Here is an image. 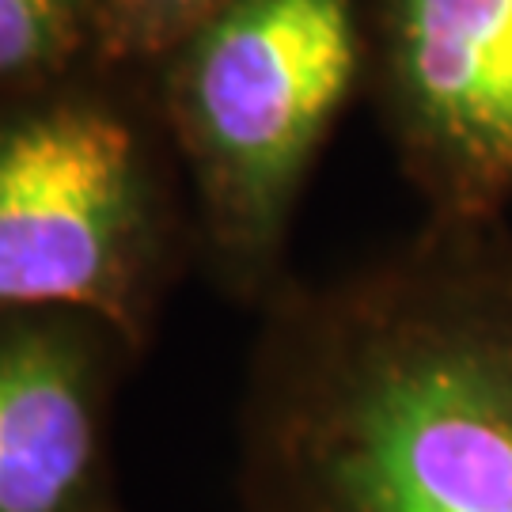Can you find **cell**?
Here are the masks:
<instances>
[{"mask_svg": "<svg viewBox=\"0 0 512 512\" xmlns=\"http://www.w3.org/2000/svg\"><path fill=\"white\" fill-rule=\"evenodd\" d=\"M243 512H512V228L433 220L289 289L239 421Z\"/></svg>", "mask_w": 512, "mask_h": 512, "instance_id": "cell-1", "label": "cell"}, {"mask_svg": "<svg viewBox=\"0 0 512 512\" xmlns=\"http://www.w3.org/2000/svg\"><path fill=\"white\" fill-rule=\"evenodd\" d=\"M167 114L209 251L239 293L281 258L296 198L365 80L357 0H228L171 46Z\"/></svg>", "mask_w": 512, "mask_h": 512, "instance_id": "cell-2", "label": "cell"}, {"mask_svg": "<svg viewBox=\"0 0 512 512\" xmlns=\"http://www.w3.org/2000/svg\"><path fill=\"white\" fill-rule=\"evenodd\" d=\"M145 137L107 103L0 118V315L88 311L129 327L167 251Z\"/></svg>", "mask_w": 512, "mask_h": 512, "instance_id": "cell-3", "label": "cell"}, {"mask_svg": "<svg viewBox=\"0 0 512 512\" xmlns=\"http://www.w3.org/2000/svg\"><path fill=\"white\" fill-rule=\"evenodd\" d=\"M361 27L365 80L425 217L501 220L512 205V0H365Z\"/></svg>", "mask_w": 512, "mask_h": 512, "instance_id": "cell-4", "label": "cell"}, {"mask_svg": "<svg viewBox=\"0 0 512 512\" xmlns=\"http://www.w3.org/2000/svg\"><path fill=\"white\" fill-rule=\"evenodd\" d=\"M107 403V361L80 327L0 315V512H114Z\"/></svg>", "mask_w": 512, "mask_h": 512, "instance_id": "cell-5", "label": "cell"}, {"mask_svg": "<svg viewBox=\"0 0 512 512\" xmlns=\"http://www.w3.org/2000/svg\"><path fill=\"white\" fill-rule=\"evenodd\" d=\"M88 0H0V80L35 73L73 50Z\"/></svg>", "mask_w": 512, "mask_h": 512, "instance_id": "cell-6", "label": "cell"}, {"mask_svg": "<svg viewBox=\"0 0 512 512\" xmlns=\"http://www.w3.org/2000/svg\"><path fill=\"white\" fill-rule=\"evenodd\" d=\"M137 19L148 27V42L156 46H175L186 38L202 19H209L228 0H129Z\"/></svg>", "mask_w": 512, "mask_h": 512, "instance_id": "cell-7", "label": "cell"}]
</instances>
